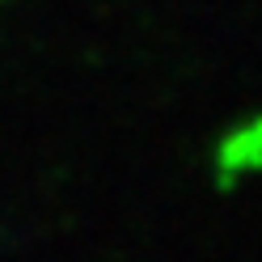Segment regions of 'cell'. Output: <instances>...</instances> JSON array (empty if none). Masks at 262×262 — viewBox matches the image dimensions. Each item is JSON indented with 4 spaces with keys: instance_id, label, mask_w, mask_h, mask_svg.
I'll return each mask as SVG.
<instances>
[{
    "instance_id": "obj_1",
    "label": "cell",
    "mask_w": 262,
    "mask_h": 262,
    "mask_svg": "<svg viewBox=\"0 0 262 262\" xmlns=\"http://www.w3.org/2000/svg\"><path fill=\"white\" fill-rule=\"evenodd\" d=\"M207 173L216 190H237L262 178V110L228 119L207 144Z\"/></svg>"
},
{
    "instance_id": "obj_2",
    "label": "cell",
    "mask_w": 262,
    "mask_h": 262,
    "mask_svg": "<svg viewBox=\"0 0 262 262\" xmlns=\"http://www.w3.org/2000/svg\"><path fill=\"white\" fill-rule=\"evenodd\" d=\"M0 5H9V0H0Z\"/></svg>"
}]
</instances>
